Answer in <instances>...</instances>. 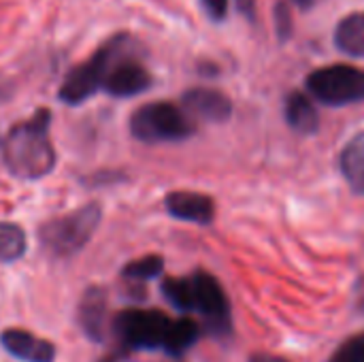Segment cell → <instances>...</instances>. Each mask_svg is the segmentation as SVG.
Instances as JSON below:
<instances>
[{"label":"cell","mask_w":364,"mask_h":362,"mask_svg":"<svg viewBox=\"0 0 364 362\" xmlns=\"http://www.w3.org/2000/svg\"><path fill=\"white\" fill-rule=\"evenodd\" d=\"M335 45L350 58H364V13H350L337 23Z\"/></svg>","instance_id":"obj_16"},{"label":"cell","mask_w":364,"mask_h":362,"mask_svg":"<svg viewBox=\"0 0 364 362\" xmlns=\"http://www.w3.org/2000/svg\"><path fill=\"white\" fill-rule=\"evenodd\" d=\"M190 280L194 286V312L203 316L207 333L215 337L230 335L232 314H230V301L222 284L207 271H196Z\"/></svg>","instance_id":"obj_7"},{"label":"cell","mask_w":364,"mask_h":362,"mask_svg":"<svg viewBox=\"0 0 364 362\" xmlns=\"http://www.w3.org/2000/svg\"><path fill=\"white\" fill-rule=\"evenodd\" d=\"M286 124L299 134H316L320 130V113L314 100L303 92H290L284 102Z\"/></svg>","instance_id":"obj_13"},{"label":"cell","mask_w":364,"mask_h":362,"mask_svg":"<svg viewBox=\"0 0 364 362\" xmlns=\"http://www.w3.org/2000/svg\"><path fill=\"white\" fill-rule=\"evenodd\" d=\"M162 273H164V258L160 254H149L122 267V277L132 284L158 280Z\"/></svg>","instance_id":"obj_19"},{"label":"cell","mask_w":364,"mask_h":362,"mask_svg":"<svg viewBox=\"0 0 364 362\" xmlns=\"http://www.w3.org/2000/svg\"><path fill=\"white\" fill-rule=\"evenodd\" d=\"M235 4H237V11L245 19H250V21L256 19V0H235Z\"/></svg>","instance_id":"obj_23"},{"label":"cell","mask_w":364,"mask_h":362,"mask_svg":"<svg viewBox=\"0 0 364 362\" xmlns=\"http://www.w3.org/2000/svg\"><path fill=\"white\" fill-rule=\"evenodd\" d=\"M0 141H2V139H0Z\"/></svg>","instance_id":"obj_27"},{"label":"cell","mask_w":364,"mask_h":362,"mask_svg":"<svg viewBox=\"0 0 364 362\" xmlns=\"http://www.w3.org/2000/svg\"><path fill=\"white\" fill-rule=\"evenodd\" d=\"M130 132L136 141L147 145L177 143L190 139L196 132V124L181 105L156 100L139 107L130 115Z\"/></svg>","instance_id":"obj_4"},{"label":"cell","mask_w":364,"mask_h":362,"mask_svg":"<svg viewBox=\"0 0 364 362\" xmlns=\"http://www.w3.org/2000/svg\"><path fill=\"white\" fill-rule=\"evenodd\" d=\"M339 169L354 194L364 196V132L354 134L339 156Z\"/></svg>","instance_id":"obj_14"},{"label":"cell","mask_w":364,"mask_h":362,"mask_svg":"<svg viewBox=\"0 0 364 362\" xmlns=\"http://www.w3.org/2000/svg\"><path fill=\"white\" fill-rule=\"evenodd\" d=\"M79 326L83 335L94 341V344H105L109 335V301H107V290L100 286H90L79 303Z\"/></svg>","instance_id":"obj_10"},{"label":"cell","mask_w":364,"mask_h":362,"mask_svg":"<svg viewBox=\"0 0 364 362\" xmlns=\"http://www.w3.org/2000/svg\"><path fill=\"white\" fill-rule=\"evenodd\" d=\"M181 109L192 119L222 124L232 115V100L213 87H190L181 96Z\"/></svg>","instance_id":"obj_9"},{"label":"cell","mask_w":364,"mask_h":362,"mask_svg":"<svg viewBox=\"0 0 364 362\" xmlns=\"http://www.w3.org/2000/svg\"><path fill=\"white\" fill-rule=\"evenodd\" d=\"M100 220L102 207L98 203H87L70 213L51 218L38 228L41 247L53 258H70L92 241Z\"/></svg>","instance_id":"obj_3"},{"label":"cell","mask_w":364,"mask_h":362,"mask_svg":"<svg viewBox=\"0 0 364 362\" xmlns=\"http://www.w3.org/2000/svg\"><path fill=\"white\" fill-rule=\"evenodd\" d=\"M0 346L9 356L19 362H55V346L23 329H4L0 333Z\"/></svg>","instance_id":"obj_11"},{"label":"cell","mask_w":364,"mask_h":362,"mask_svg":"<svg viewBox=\"0 0 364 362\" xmlns=\"http://www.w3.org/2000/svg\"><path fill=\"white\" fill-rule=\"evenodd\" d=\"M273 19H275V32H277V41L279 43H288L292 38L294 32V21H292V13L288 9V2L277 0L275 9H273Z\"/></svg>","instance_id":"obj_20"},{"label":"cell","mask_w":364,"mask_h":362,"mask_svg":"<svg viewBox=\"0 0 364 362\" xmlns=\"http://www.w3.org/2000/svg\"><path fill=\"white\" fill-rule=\"evenodd\" d=\"M200 337V326L198 322H194L192 318H179L173 320L162 346V352L166 356H171L173 361H179L188 350L194 348V344Z\"/></svg>","instance_id":"obj_15"},{"label":"cell","mask_w":364,"mask_h":362,"mask_svg":"<svg viewBox=\"0 0 364 362\" xmlns=\"http://www.w3.org/2000/svg\"><path fill=\"white\" fill-rule=\"evenodd\" d=\"M13 92H15L13 81H11L9 77L0 75V105L6 102V100H11V98H13Z\"/></svg>","instance_id":"obj_24"},{"label":"cell","mask_w":364,"mask_h":362,"mask_svg":"<svg viewBox=\"0 0 364 362\" xmlns=\"http://www.w3.org/2000/svg\"><path fill=\"white\" fill-rule=\"evenodd\" d=\"M301 11H309V9H314L318 2H322V0H292Z\"/></svg>","instance_id":"obj_26"},{"label":"cell","mask_w":364,"mask_h":362,"mask_svg":"<svg viewBox=\"0 0 364 362\" xmlns=\"http://www.w3.org/2000/svg\"><path fill=\"white\" fill-rule=\"evenodd\" d=\"M154 85V77L147 66L136 58V51L119 58L109 70L102 92L113 98H132L147 92Z\"/></svg>","instance_id":"obj_8"},{"label":"cell","mask_w":364,"mask_h":362,"mask_svg":"<svg viewBox=\"0 0 364 362\" xmlns=\"http://www.w3.org/2000/svg\"><path fill=\"white\" fill-rule=\"evenodd\" d=\"M200 4L213 21H224L228 15V0H200Z\"/></svg>","instance_id":"obj_22"},{"label":"cell","mask_w":364,"mask_h":362,"mask_svg":"<svg viewBox=\"0 0 364 362\" xmlns=\"http://www.w3.org/2000/svg\"><path fill=\"white\" fill-rule=\"evenodd\" d=\"M171 318L158 309H124L111 320V331L117 337V354L162 350Z\"/></svg>","instance_id":"obj_5"},{"label":"cell","mask_w":364,"mask_h":362,"mask_svg":"<svg viewBox=\"0 0 364 362\" xmlns=\"http://www.w3.org/2000/svg\"><path fill=\"white\" fill-rule=\"evenodd\" d=\"M164 209L171 218L209 226L215 220V203L211 196L190 190H175L164 196Z\"/></svg>","instance_id":"obj_12"},{"label":"cell","mask_w":364,"mask_h":362,"mask_svg":"<svg viewBox=\"0 0 364 362\" xmlns=\"http://www.w3.org/2000/svg\"><path fill=\"white\" fill-rule=\"evenodd\" d=\"M307 92L326 107H348L364 100V68L331 64L316 68L305 79Z\"/></svg>","instance_id":"obj_6"},{"label":"cell","mask_w":364,"mask_h":362,"mask_svg":"<svg viewBox=\"0 0 364 362\" xmlns=\"http://www.w3.org/2000/svg\"><path fill=\"white\" fill-rule=\"evenodd\" d=\"M139 49H141V43L130 32H117V34L109 36L105 43H100V47L85 62H81L68 70V75L64 77V81L58 90V98L70 107H77V105L90 100L96 92L102 90V83H105L109 70L113 68V64L119 58H124L132 51H139Z\"/></svg>","instance_id":"obj_2"},{"label":"cell","mask_w":364,"mask_h":362,"mask_svg":"<svg viewBox=\"0 0 364 362\" xmlns=\"http://www.w3.org/2000/svg\"><path fill=\"white\" fill-rule=\"evenodd\" d=\"M247 362H288L286 358H282V356H273V354H254V356H250V361Z\"/></svg>","instance_id":"obj_25"},{"label":"cell","mask_w":364,"mask_h":362,"mask_svg":"<svg viewBox=\"0 0 364 362\" xmlns=\"http://www.w3.org/2000/svg\"><path fill=\"white\" fill-rule=\"evenodd\" d=\"M162 297L181 314L194 312V286L190 277H164L160 284Z\"/></svg>","instance_id":"obj_18"},{"label":"cell","mask_w":364,"mask_h":362,"mask_svg":"<svg viewBox=\"0 0 364 362\" xmlns=\"http://www.w3.org/2000/svg\"><path fill=\"white\" fill-rule=\"evenodd\" d=\"M51 111L38 109L28 119L15 124L0 141L2 162L9 173L23 181H36L53 173L58 156L49 139Z\"/></svg>","instance_id":"obj_1"},{"label":"cell","mask_w":364,"mask_h":362,"mask_svg":"<svg viewBox=\"0 0 364 362\" xmlns=\"http://www.w3.org/2000/svg\"><path fill=\"white\" fill-rule=\"evenodd\" d=\"M28 250L26 230L15 222H0V262L13 265L23 258Z\"/></svg>","instance_id":"obj_17"},{"label":"cell","mask_w":364,"mask_h":362,"mask_svg":"<svg viewBox=\"0 0 364 362\" xmlns=\"http://www.w3.org/2000/svg\"><path fill=\"white\" fill-rule=\"evenodd\" d=\"M331 362H364V335H354L346 339L333 354Z\"/></svg>","instance_id":"obj_21"}]
</instances>
